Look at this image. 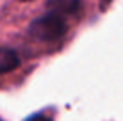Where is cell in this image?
<instances>
[{
  "label": "cell",
  "instance_id": "3",
  "mask_svg": "<svg viewBox=\"0 0 123 121\" xmlns=\"http://www.w3.org/2000/svg\"><path fill=\"white\" fill-rule=\"evenodd\" d=\"M20 64V57L11 48H0V75L14 69Z\"/></svg>",
  "mask_w": 123,
  "mask_h": 121
},
{
  "label": "cell",
  "instance_id": "4",
  "mask_svg": "<svg viewBox=\"0 0 123 121\" xmlns=\"http://www.w3.org/2000/svg\"><path fill=\"white\" fill-rule=\"evenodd\" d=\"M27 121H52L48 118V116H45V114H34V116H31Z\"/></svg>",
  "mask_w": 123,
  "mask_h": 121
},
{
  "label": "cell",
  "instance_id": "2",
  "mask_svg": "<svg viewBox=\"0 0 123 121\" xmlns=\"http://www.w3.org/2000/svg\"><path fill=\"white\" fill-rule=\"evenodd\" d=\"M48 9L61 12L64 16H71L80 9V0H50Z\"/></svg>",
  "mask_w": 123,
  "mask_h": 121
},
{
  "label": "cell",
  "instance_id": "1",
  "mask_svg": "<svg viewBox=\"0 0 123 121\" xmlns=\"http://www.w3.org/2000/svg\"><path fill=\"white\" fill-rule=\"evenodd\" d=\"M68 16L61 14V12L50 11L46 14H43L41 18H36L29 27V34L34 39H41V41H54L59 39L62 34L66 32L68 23H66Z\"/></svg>",
  "mask_w": 123,
  "mask_h": 121
}]
</instances>
